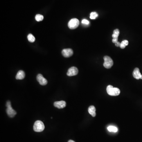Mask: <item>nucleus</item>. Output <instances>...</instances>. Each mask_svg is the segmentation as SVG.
Listing matches in <instances>:
<instances>
[{
	"mask_svg": "<svg viewBox=\"0 0 142 142\" xmlns=\"http://www.w3.org/2000/svg\"><path fill=\"white\" fill-rule=\"evenodd\" d=\"M107 92L108 94L111 96H117L120 92V89L117 88H115L112 85H108L107 87Z\"/></svg>",
	"mask_w": 142,
	"mask_h": 142,
	"instance_id": "obj_1",
	"label": "nucleus"
},
{
	"mask_svg": "<svg viewBox=\"0 0 142 142\" xmlns=\"http://www.w3.org/2000/svg\"><path fill=\"white\" fill-rule=\"evenodd\" d=\"M45 129V126L42 121L37 120L35 122L33 126L34 131L37 132H42Z\"/></svg>",
	"mask_w": 142,
	"mask_h": 142,
	"instance_id": "obj_2",
	"label": "nucleus"
},
{
	"mask_svg": "<svg viewBox=\"0 0 142 142\" xmlns=\"http://www.w3.org/2000/svg\"><path fill=\"white\" fill-rule=\"evenodd\" d=\"M6 106L7 107L6 111L8 115L10 117H13L15 115H16L17 112L11 107V102L10 101H8L6 102Z\"/></svg>",
	"mask_w": 142,
	"mask_h": 142,
	"instance_id": "obj_3",
	"label": "nucleus"
},
{
	"mask_svg": "<svg viewBox=\"0 0 142 142\" xmlns=\"http://www.w3.org/2000/svg\"><path fill=\"white\" fill-rule=\"evenodd\" d=\"M79 21L76 18L72 19L69 22L68 26L71 29H74L79 26Z\"/></svg>",
	"mask_w": 142,
	"mask_h": 142,
	"instance_id": "obj_4",
	"label": "nucleus"
},
{
	"mask_svg": "<svg viewBox=\"0 0 142 142\" xmlns=\"http://www.w3.org/2000/svg\"><path fill=\"white\" fill-rule=\"evenodd\" d=\"M104 63L103 66L106 68L109 69L113 65V61L109 56H105L104 57Z\"/></svg>",
	"mask_w": 142,
	"mask_h": 142,
	"instance_id": "obj_5",
	"label": "nucleus"
},
{
	"mask_svg": "<svg viewBox=\"0 0 142 142\" xmlns=\"http://www.w3.org/2000/svg\"><path fill=\"white\" fill-rule=\"evenodd\" d=\"M78 73V70L76 67H72L68 70L67 75L68 76H76Z\"/></svg>",
	"mask_w": 142,
	"mask_h": 142,
	"instance_id": "obj_6",
	"label": "nucleus"
},
{
	"mask_svg": "<svg viewBox=\"0 0 142 142\" xmlns=\"http://www.w3.org/2000/svg\"><path fill=\"white\" fill-rule=\"evenodd\" d=\"M37 80L38 82H39V83L41 85H45L47 83V80H46V79H45L44 77H43L42 74H39L37 76Z\"/></svg>",
	"mask_w": 142,
	"mask_h": 142,
	"instance_id": "obj_7",
	"label": "nucleus"
},
{
	"mask_svg": "<svg viewBox=\"0 0 142 142\" xmlns=\"http://www.w3.org/2000/svg\"><path fill=\"white\" fill-rule=\"evenodd\" d=\"M62 53L65 57H70L73 54V51L71 49H66L62 50Z\"/></svg>",
	"mask_w": 142,
	"mask_h": 142,
	"instance_id": "obj_8",
	"label": "nucleus"
},
{
	"mask_svg": "<svg viewBox=\"0 0 142 142\" xmlns=\"http://www.w3.org/2000/svg\"><path fill=\"white\" fill-rule=\"evenodd\" d=\"M133 75L135 79H142V75L141 74L139 69L138 68H135L134 69L133 72Z\"/></svg>",
	"mask_w": 142,
	"mask_h": 142,
	"instance_id": "obj_9",
	"label": "nucleus"
},
{
	"mask_svg": "<svg viewBox=\"0 0 142 142\" xmlns=\"http://www.w3.org/2000/svg\"><path fill=\"white\" fill-rule=\"evenodd\" d=\"M54 105L55 107L58 109L64 108L66 106V102L64 101H56L54 102Z\"/></svg>",
	"mask_w": 142,
	"mask_h": 142,
	"instance_id": "obj_10",
	"label": "nucleus"
},
{
	"mask_svg": "<svg viewBox=\"0 0 142 142\" xmlns=\"http://www.w3.org/2000/svg\"><path fill=\"white\" fill-rule=\"evenodd\" d=\"M25 77V73L22 70H20L18 72L16 76V79L18 80H22Z\"/></svg>",
	"mask_w": 142,
	"mask_h": 142,
	"instance_id": "obj_11",
	"label": "nucleus"
},
{
	"mask_svg": "<svg viewBox=\"0 0 142 142\" xmlns=\"http://www.w3.org/2000/svg\"><path fill=\"white\" fill-rule=\"evenodd\" d=\"M96 109L95 108V107L93 105H91L89 107L88 109V111L89 113L94 117L96 116Z\"/></svg>",
	"mask_w": 142,
	"mask_h": 142,
	"instance_id": "obj_12",
	"label": "nucleus"
},
{
	"mask_svg": "<svg viewBox=\"0 0 142 142\" xmlns=\"http://www.w3.org/2000/svg\"><path fill=\"white\" fill-rule=\"evenodd\" d=\"M119 34H120V31L118 29H116L114 31L113 33L112 34V38H118Z\"/></svg>",
	"mask_w": 142,
	"mask_h": 142,
	"instance_id": "obj_13",
	"label": "nucleus"
},
{
	"mask_svg": "<svg viewBox=\"0 0 142 142\" xmlns=\"http://www.w3.org/2000/svg\"><path fill=\"white\" fill-rule=\"evenodd\" d=\"M107 129L110 132H117L118 131L117 128L114 126H109L107 128Z\"/></svg>",
	"mask_w": 142,
	"mask_h": 142,
	"instance_id": "obj_14",
	"label": "nucleus"
},
{
	"mask_svg": "<svg viewBox=\"0 0 142 142\" xmlns=\"http://www.w3.org/2000/svg\"><path fill=\"white\" fill-rule=\"evenodd\" d=\"M27 38L29 42H30L33 43V42H34L35 40V38L32 34H29Z\"/></svg>",
	"mask_w": 142,
	"mask_h": 142,
	"instance_id": "obj_15",
	"label": "nucleus"
},
{
	"mask_svg": "<svg viewBox=\"0 0 142 142\" xmlns=\"http://www.w3.org/2000/svg\"><path fill=\"white\" fill-rule=\"evenodd\" d=\"M44 19V16L40 14H37L35 16V20L37 22H40L43 20Z\"/></svg>",
	"mask_w": 142,
	"mask_h": 142,
	"instance_id": "obj_16",
	"label": "nucleus"
},
{
	"mask_svg": "<svg viewBox=\"0 0 142 142\" xmlns=\"http://www.w3.org/2000/svg\"><path fill=\"white\" fill-rule=\"evenodd\" d=\"M98 16V14L96 12H92L90 14V18L92 20H94Z\"/></svg>",
	"mask_w": 142,
	"mask_h": 142,
	"instance_id": "obj_17",
	"label": "nucleus"
},
{
	"mask_svg": "<svg viewBox=\"0 0 142 142\" xmlns=\"http://www.w3.org/2000/svg\"><path fill=\"white\" fill-rule=\"evenodd\" d=\"M82 23L84 25H88L89 24V21L85 19H84L82 21Z\"/></svg>",
	"mask_w": 142,
	"mask_h": 142,
	"instance_id": "obj_18",
	"label": "nucleus"
},
{
	"mask_svg": "<svg viewBox=\"0 0 142 142\" xmlns=\"http://www.w3.org/2000/svg\"><path fill=\"white\" fill-rule=\"evenodd\" d=\"M122 42V43H123V44H124L126 46L128 45V44H129L128 41L127 40H123V41Z\"/></svg>",
	"mask_w": 142,
	"mask_h": 142,
	"instance_id": "obj_19",
	"label": "nucleus"
},
{
	"mask_svg": "<svg viewBox=\"0 0 142 142\" xmlns=\"http://www.w3.org/2000/svg\"><path fill=\"white\" fill-rule=\"evenodd\" d=\"M126 46L124 44L122 43V42H121L120 44V47L121 49H124V48H125Z\"/></svg>",
	"mask_w": 142,
	"mask_h": 142,
	"instance_id": "obj_20",
	"label": "nucleus"
},
{
	"mask_svg": "<svg viewBox=\"0 0 142 142\" xmlns=\"http://www.w3.org/2000/svg\"><path fill=\"white\" fill-rule=\"evenodd\" d=\"M118 38H113L112 40V42L113 43H117V42L118 41Z\"/></svg>",
	"mask_w": 142,
	"mask_h": 142,
	"instance_id": "obj_21",
	"label": "nucleus"
},
{
	"mask_svg": "<svg viewBox=\"0 0 142 142\" xmlns=\"http://www.w3.org/2000/svg\"><path fill=\"white\" fill-rule=\"evenodd\" d=\"M120 43L119 42H117L115 44V45L117 47H119V46H120Z\"/></svg>",
	"mask_w": 142,
	"mask_h": 142,
	"instance_id": "obj_22",
	"label": "nucleus"
},
{
	"mask_svg": "<svg viewBox=\"0 0 142 142\" xmlns=\"http://www.w3.org/2000/svg\"><path fill=\"white\" fill-rule=\"evenodd\" d=\"M68 142H75V141H73V140H70L68 141Z\"/></svg>",
	"mask_w": 142,
	"mask_h": 142,
	"instance_id": "obj_23",
	"label": "nucleus"
}]
</instances>
